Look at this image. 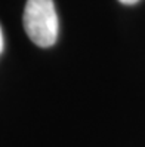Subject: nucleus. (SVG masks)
<instances>
[{"label": "nucleus", "mask_w": 145, "mask_h": 147, "mask_svg": "<svg viewBox=\"0 0 145 147\" xmlns=\"http://www.w3.org/2000/svg\"><path fill=\"white\" fill-rule=\"evenodd\" d=\"M120 3H123V5H135V3H138L139 0H118Z\"/></svg>", "instance_id": "nucleus-2"}, {"label": "nucleus", "mask_w": 145, "mask_h": 147, "mask_svg": "<svg viewBox=\"0 0 145 147\" xmlns=\"http://www.w3.org/2000/svg\"><path fill=\"white\" fill-rule=\"evenodd\" d=\"M3 51V33H2V28H0V54Z\"/></svg>", "instance_id": "nucleus-3"}, {"label": "nucleus", "mask_w": 145, "mask_h": 147, "mask_svg": "<svg viewBox=\"0 0 145 147\" xmlns=\"http://www.w3.org/2000/svg\"><path fill=\"white\" fill-rule=\"evenodd\" d=\"M24 30L40 48H50L58 37V15L53 0H27L24 7Z\"/></svg>", "instance_id": "nucleus-1"}]
</instances>
